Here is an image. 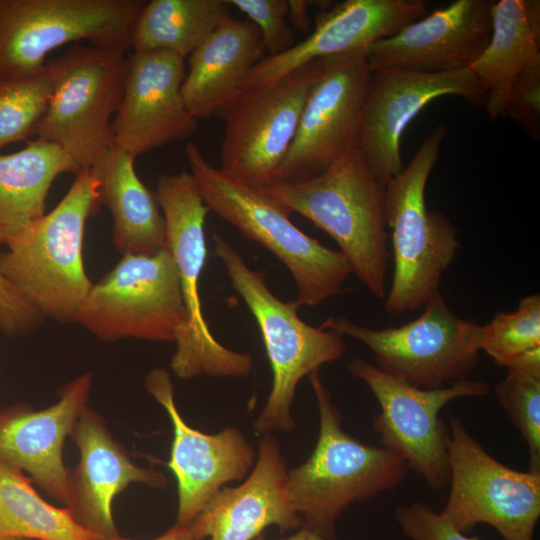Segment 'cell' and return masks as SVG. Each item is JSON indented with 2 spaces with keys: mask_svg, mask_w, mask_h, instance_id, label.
<instances>
[{
  "mask_svg": "<svg viewBox=\"0 0 540 540\" xmlns=\"http://www.w3.org/2000/svg\"><path fill=\"white\" fill-rule=\"evenodd\" d=\"M308 378L319 411L318 438L310 457L288 470L286 486L301 528L332 539L343 512L395 489L407 478L409 468L393 451L348 434L319 370Z\"/></svg>",
  "mask_w": 540,
  "mask_h": 540,
  "instance_id": "6da1fadb",
  "label": "cell"
},
{
  "mask_svg": "<svg viewBox=\"0 0 540 540\" xmlns=\"http://www.w3.org/2000/svg\"><path fill=\"white\" fill-rule=\"evenodd\" d=\"M260 190L326 232L352 274L374 297L385 298L390 258L385 185L372 174L358 147L313 178Z\"/></svg>",
  "mask_w": 540,
  "mask_h": 540,
  "instance_id": "7a4b0ae2",
  "label": "cell"
},
{
  "mask_svg": "<svg viewBox=\"0 0 540 540\" xmlns=\"http://www.w3.org/2000/svg\"><path fill=\"white\" fill-rule=\"evenodd\" d=\"M100 207L97 179L91 169H83L56 207L0 252V276L42 318L74 322L93 285L82 256L85 225Z\"/></svg>",
  "mask_w": 540,
  "mask_h": 540,
  "instance_id": "3957f363",
  "label": "cell"
},
{
  "mask_svg": "<svg viewBox=\"0 0 540 540\" xmlns=\"http://www.w3.org/2000/svg\"><path fill=\"white\" fill-rule=\"evenodd\" d=\"M447 134L446 125L438 124L408 165L385 184L393 275L384 309L392 317L421 309L440 293L442 278L462 246L449 218L426 205L428 178Z\"/></svg>",
  "mask_w": 540,
  "mask_h": 540,
  "instance_id": "277c9868",
  "label": "cell"
},
{
  "mask_svg": "<svg viewBox=\"0 0 540 540\" xmlns=\"http://www.w3.org/2000/svg\"><path fill=\"white\" fill-rule=\"evenodd\" d=\"M185 152L205 204L284 264L296 284L299 306H316L340 293L352 270L339 250L300 230L291 212L260 189L211 165L195 143L188 142Z\"/></svg>",
  "mask_w": 540,
  "mask_h": 540,
  "instance_id": "5b68a950",
  "label": "cell"
},
{
  "mask_svg": "<svg viewBox=\"0 0 540 540\" xmlns=\"http://www.w3.org/2000/svg\"><path fill=\"white\" fill-rule=\"evenodd\" d=\"M214 254L222 262L232 287L257 322L273 374L270 394L253 422L256 434L289 433L291 414L300 380L324 364L340 359L347 350L344 336L304 322L296 301L285 302L269 289L264 275L254 271L218 233H212Z\"/></svg>",
  "mask_w": 540,
  "mask_h": 540,
  "instance_id": "8992f818",
  "label": "cell"
},
{
  "mask_svg": "<svg viewBox=\"0 0 540 540\" xmlns=\"http://www.w3.org/2000/svg\"><path fill=\"white\" fill-rule=\"evenodd\" d=\"M46 66L52 90L34 136L92 169L114 150L110 120L121 104L127 57L77 43Z\"/></svg>",
  "mask_w": 540,
  "mask_h": 540,
  "instance_id": "52a82bcc",
  "label": "cell"
},
{
  "mask_svg": "<svg viewBox=\"0 0 540 540\" xmlns=\"http://www.w3.org/2000/svg\"><path fill=\"white\" fill-rule=\"evenodd\" d=\"M156 197L166 227L167 246L177 266L188 315L184 335L171 358L174 374L183 380L196 376L245 377L253 365L250 354L220 344L202 312L199 279L206 262L205 219L210 211L190 172L160 176Z\"/></svg>",
  "mask_w": 540,
  "mask_h": 540,
  "instance_id": "ba28073f",
  "label": "cell"
},
{
  "mask_svg": "<svg viewBox=\"0 0 540 540\" xmlns=\"http://www.w3.org/2000/svg\"><path fill=\"white\" fill-rule=\"evenodd\" d=\"M321 325L361 342L380 371L421 389L467 379L481 351L482 325L455 315L441 292L416 319L399 327L374 329L344 316H330Z\"/></svg>",
  "mask_w": 540,
  "mask_h": 540,
  "instance_id": "9c48e42d",
  "label": "cell"
},
{
  "mask_svg": "<svg viewBox=\"0 0 540 540\" xmlns=\"http://www.w3.org/2000/svg\"><path fill=\"white\" fill-rule=\"evenodd\" d=\"M142 0H0V76L43 69L47 55L79 41L126 52Z\"/></svg>",
  "mask_w": 540,
  "mask_h": 540,
  "instance_id": "30bf717a",
  "label": "cell"
},
{
  "mask_svg": "<svg viewBox=\"0 0 540 540\" xmlns=\"http://www.w3.org/2000/svg\"><path fill=\"white\" fill-rule=\"evenodd\" d=\"M74 322L103 341L135 338L176 343L186 331L188 315L170 250L123 254L92 285Z\"/></svg>",
  "mask_w": 540,
  "mask_h": 540,
  "instance_id": "8fae6325",
  "label": "cell"
},
{
  "mask_svg": "<svg viewBox=\"0 0 540 540\" xmlns=\"http://www.w3.org/2000/svg\"><path fill=\"white\" fill-rule=\"evenodd\" d=\"M449 428L450 490L439 514L464 534L487 524L503 540H533L540 518V472L499 462L455 415Z\"/></svg>",
  "mask_w": 540,
  "mask_h": 540,
  "instance_id": "7c38bea8",
  "label": "cell"
},
{
  "mask_svg": "<svg viewBox=\"0 0 540 540\" xmlns=\"http://www.w3.org/2000/svg\"><path fill=\"white\" fill-rule=\"evenodd\" d=\"M321 70L322 59L310 62L273 83L243 90L224 109L223 173L257 189L276 183Z\"/></svg>",
  "mask_w": 540,
  "mask_h": 540,
  "instance_id": "4fadbf2b",
  "label": "cell"
},
{
  "mask_svg": "<svg viewBox=\"0 0 540 540\" xmlns=\"http://www.w3.org/2000/svg\"><path fill=\"white\" fill-rule=\"evenodd\" d=\"M347 370L368 386L379 403L373 427L381 446L400 456L431 491L442 490L450 471L449 432L440 411L455 399L488 395L489 384L465 379L438 389L416 388L361 358L349 361Z\"/></svg>",
  "mask_w": 540,
  "mask_h": 540,
  "instance_id": "5bb4252c",
  "label": "cell"
},
{
  "mask_svg": "<svg viewBox=\"0 0 540 540\" xmlns=\"http://www.w3.org/2000/svg\"><path fill=\"white\" fill-rule=\"evenodd\" d=\"M367 51L322 59L321 73L306 99L276 183L313 178L358 147L360 117L372 73Z\"/></svg>",
  "mask_w": 540,
  "mask_h": 540,
  "instance_id": "9a60e30c",
  "label": "cell"
},
{
  "mask_svg": "<svg viewBox=\"0 0 540 540\" xmlns=\"http://www.w3.org/2000/svg\"><path fill=\"white\" fill-rule=\"evenodd\" d=\"M449 95L462 97L472 105L485 99L470 68L444 73L372 71L357 144L379 182L385 185L404 168L401 138L412 119L433 100Z\"/></svg>",
  "mask_w": 540,
  "mask_h": 540,
  "instance_id": "2e32d148",
  "label": "cell"
},
{
  "mask_svg": "<svg viewBox=\"0 0 540 540\" xmlns=\"http://www.w3.org/2000/svg\"><path fill=\"white\" fill-rule=\"evenodd\" d=\"M147 391L166 410L173 426L170 459L178 486L176 524L190 525L225 484L244 479L256 453L241 431L227 427L206 434L190 427L177 410L169 372L153 369L145 377Z\"/></svg>",
  "mask_w": 540,
  "mask_h": 540,
  "instance_id": "e0dca14e",
  "label": "cell"
},
{
  "mask_svg": "<svg viewBox=\"0 0 540 540\" xmlns=\"http://www.w3.org/2000/svg\"><path fill=\"white\" fill-rule=\"evenodd\" d=\"M184 59L168 51H133L112 121L114 149L137 156L183 140L197 129L182 95Z\"/></svg>",
  "mask_w": 540,
  "mask_h": 540,
  "instance_id": "ac0fdd59",
  "label": "cell"
},
{
  "mask_svg": "<svg viewBox=\"0 0 540 540\" xmlns=\"http://www.w3.org/2000/svg\"><path fill=\"white\" fill-rule=\"evenodd\" d=\"M492 1L456 0L374 43L371 71L394 69L444 73L469 68L487 46Z\"/></svg>",
  "mask_w": 540,
  "mask_h": 540,
  "instance_id": "d6986e66",
  "label": "cell"
},
{
  "mask_svg": "<svg viewBox=\"0 0 540 540\" xmlns=\"http://www.w3.org/2000/svg\"><path fill=\"white\" fill-rule=\"evenodd\" d=\"M70 437L80 451V460L69 470L65 507L90 533L104 540H130L119 533L114 523L113 499L131 483L165 488L166 477L153 468L136 465L112 436L104 418L89 407L77 420Z\"/></svg>",
  "mask_w": 540,
  "mask_h": 540,
  "instance_id": "ffe728a7",
  "label": "cell"
},
{
  "mask_svg": "<svg viewBox=\"0 0 540 540\" xmlns=\"http://www.w3.org/2000/svg\"><path fill=\"white\" fill-rule=\"evenodd\" d=\"M427 14L423 0H346L316 16L303 41L276 56H264L250 71L244 90L273 83L315 60L368 50Z\"/></svg>",
  "mask_w": 540,
  "mask_h": 540,
  "instance_id": "44dd1931",
  "label": "cell"
},
{
  "mask_svg": "<svg viewBox=\"0 0 540 540\" xmlns=\"http://www.w3.org/2000/svg\"><path fill=\"white\" fill-rule=\"evenodd\" d=\"M92 380L86 373L64 384L57 402L48 408L18 404L0 411V464L26 471L32 482L63 504L69 476L63 445L88 407Z\"/></svg>",
  "mask_w": 540,
  "mask_h": 540,
  "instance_id": "7402d4cb",
  "label": "cell"
},
{
  "mask_svg": "<svg viewBox=\"0 0 540 540\" xmlns=\"http://www.w3.org/2000/svg\"><path fill=\"white\" fill-rule=\"evenodd\" d=\"M287 463L273 434L258 443L251 473L236 487L221 488L191 523L198 540H253L275 525L281 533L302 521L287 492Z\"/></svg>",
  "mask_w": 540,
  "mask_h": 540,
  "instance_id": "603a6c76",
  "label": "cell"
},
{
  "mask_svg": "<svg viewBox=\"0 0 540 540\" xmlns=\"http://www.w3.org/2000/svg\"><path fill=\"white\" fill-rule=\"evenodd\" d=\"M264 52L261 34L250 20H225L189 56L182 95L191 115L197 120L221 115L242 93Z\"/></svg>",
  "mask_w": 540,
  "mask_h": 540,
  "instance_id": "cb8c5ba5",
  "label": "cell"
},
{
  "mask_svg": "<svg viewBox=\"0 0 540 540\" xmlns=\"http://www.w3.org/2000/svg\"><path fill=\"white\" fill-rule=\"evenodd\" d=\"M135 158L114 149L91 170L101 205L113 219V242L123 254H154L168 248L165 220L153 194L137 176Z\"/></svg>",
  "mask_w": 540,
  "mask_h": 540,
  "instance_id": "d4e9b609",
  "label": "cell"
},
{
  "mask_svg": "<svg viewBox=\"0 0 540 540\" xmlns=\"http://www.w3.org/2000/svg\"><path fill=\"white\" fill-rule=\"evenodd\" d=\"M80 167L57 145L39 139L14 153H0V245L45 214L48 192L61 174Z\"/></svg>",
  "mask_w": 540,
  "mask_h": 540,
  "instance_id": "484cf974",
  "label": "cell"
},
{
  "mask_svg": "<svg viewBox=\"0 0 540 540\" xmlns=\"http://www.w3.org/2000/svg\"><path fill=\"white\" fill-rule=\"evenodd\" d=\"M492 31L481 55L469 67L485 93L491 120L504 117L517 76L540 56V35L533 29L524 0H500L491 5Z\"/></svg>",
  "mask_w": 540,
  "mask_h": 540,
  "instance_id": "4316f807",
  "label": "cell"
},
{
  "mask_svg": "<svg viewBox=\"0 0 540 540\" xmlns=\"http://www.w3.org/2000/svg\"><path fill=\"white\" fill-rule=\"evenodd\" d=\"M228 0H151L139 10L130 34L133 51H168L183 59L225 20Z\"/></svg>",
  "mask_w": 540,
  "mask_h": 540,
  "instance_id": "83f0119b",
  "label": "cell"
},
{
  "mask_svg": "<svg viewBox=\"0 0 540 540\" xmlns=\"http://www.w3.org/2000/svg\"><path fill=\"white\" fill-rule=\"evenodd\" d=\"M104 540L81 527L67 507L46 502L19 468L0 464V540Z\"/></svg>",
  "mask_w": 540,
  "mask_h": 540,
  "instance_id": "f1b7e54d",
  "label": "cell"
},
{
  "mask_svg": "<svg viewBox=\"0 0 540 540\" xmlns=\"http://www.w3.org/2000/svg\"><path fill=\"white\" fill-rule=\"evenodd\" d=\"M481 350L506 369L540 354V295L520 299L514 311H499L482 325Z\"/></svg>",
  "mask_w": 540,
  "mask_h": 540,
  "instance_id": "f546056e",
  "label": "cell"
},
{
  "mask_svg": "<svg viewBox=\"0 0 540 540\" xmlns=\"http://www.w3.org/2000/svg\"><path fill=\"white\" fill-rule=\"evenodd\" d=\"M52 83L45 64L21 77L0 76V149L34 136L47 107Z\"/></svg>",
  "mask_w": 540,
  "mask_h": 540,
  "instance_id": "4dcf8cb0",
  "label": "cell"
},
{
  "mask_svg": "<svg viewBox=\"0 0 540 540\" xmlns=\"http://www.w3.org/2000/svg\"><path fill=\"white\" fill-rule=\"evenodd\" d=\"M494 393L527 444L529 471L540 472V369L507 370Z\"/></svg>",
  "mask_w": 540,
  "mask_h": 540,
  "instance_id": "1f68e13d",
  "label": "cell"
},
{
  "mask_svg": "<svg viewBox=\"0 0 540 540\" xmlns=\"http://www.w3.org/2000/svg\"><path fill=\"white\" fill-rule=\"evenodd\" d=\"M243 12L259 30L267 56H276L292 48L295 30L287 22L288 0H228Z\"/></svg>",
  "mask_w": 540,
  "mask_h": 540,
  "instance_id": "d6a6232c",
  "label": "cell"
},
{
  "mask_svg": "<svg viewBox=\"0 0 540 540\" xmlns=\"http://www.w3.org/2000/svg\"><path fill=\"white\" fill-rule=\"evenodd\" d=\"M504 117L513 120L532 140L540 139V56L513 82Z\"/></svg>",
  "mask_w": 540,
  "mask_h": 540,
  "instance_id": "836d02e7",
  "label": "cell"
},
{
  "mask_svg": "<svg viewBox=\"0 0 540 540\" xmlns=\"http://www.w3.org/2000/svg\"><path fill=\"white\" fill-rule=\"evenodd\" d=\"M394 518L402 533L411 540H480L456 530L424 503L397 506Z\"/></svg>",
  "mask_w": 540,
  "mask_h": 540,
  "instance_id": "e575fe53",
  "label": "cell"
},
{
  "mask_svg": "<svg viewBox=\"0 0 540 540\" xmlns=\"http://www.w3.org/2000/svg\"><path fill=\"white\" fill-rule=\"evenodd\" d=\"M42 320L28 300L0 276V331L9 336L33 330Z\"/></svg>",
  "mask_w": 540,
  "mask_h": 540,
  "instance_id": "d590c367",
  "label": "cell"
},
{
  "mask_svg": "<svg viewBox=\"0 0 540 540\" xmlns=\"http://www.w3.org/2000/svg\"><path fill=\"white\" fill-rule=\"evenodd\" d=\"M310 1L288 0V16L294 30L307 33L310 30L308 6Z\"/></svg>",
  "mask_w": 540,
  "mask_h": 540,
  "instance_id": "8d00e7d4",
  "label": "cell"
},
{
  "mask_svg": "<svg viewBox=\"0 0 540 540\" xmlns=\"http://www.w3.org/2000/svg\"><path fill=\"white\" fill-rule=\"evenodd\" d=\"M152 540H198L193 526L174 524L169 530Z\"/></svg>",
  "mask_w": 540,
  "mask_h": 540,
  "instance_id": "74e56055",
  "label": "cell"
},
{
  "mask_svg": "<svg viewBox=\"0 0 540 540\" xmlns=\"http://www.w3.org/2000/svg\"><path fill=\"white\" fill-rule=\"evenodd\" d=\"M253 540H266L265 537L260 534L259 536H257L256 538H254ZM284 540H336L335 538H332V539H329V538H325V537H322L308 529H305V528H300L297 530V532L295 534H293L292 536H290L289 538L287 539H284Z\"/></svg>",
  "mask_w": 540,
  "mask_h": 540,
  "instance_id": "f35d334b",
  "label": "cell"
},
{
  "mask_svg": "<svg viewBox=\"0 0 540 540\" xmlns=\"http://www.w3.org/2000/svg\"><path fill=\"white\" fill-rule=\"evenodd\" d=\"M12 540H30V539H12Z\"/></svg>",
  "mask_w": 540,
  "mask_h": 540,
  "instance_id": "ab89813d",
  "label": "cell"
}]
</instances>
